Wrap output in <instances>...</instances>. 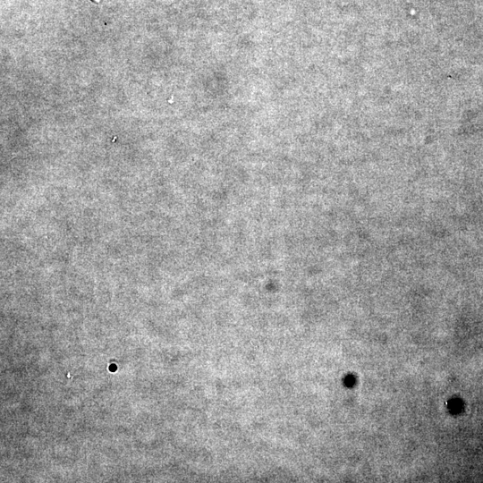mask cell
<instances>
[{
	"mask_svg": "<svg viewBox=\"0 0 483 483\" xmlns=\"http://www.w3.org/2000/svg\"><path fill=\"white\" fill-rule=\"evenodd\" d=\"M93 1H94V2H97V3H98V2H99V0H93Z\"/></svg>",
	"mask_w": 483,
	"mask_h": 483,
	"instance_id": "6da1fadb",
	"label": "cell"
}]
</instances>
